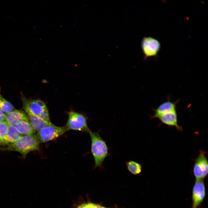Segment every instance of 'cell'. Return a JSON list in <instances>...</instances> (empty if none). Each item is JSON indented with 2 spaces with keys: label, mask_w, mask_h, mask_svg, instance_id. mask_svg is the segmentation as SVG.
<instances>
[{
  "label": "cell",
  "mask_w": 208,
  "mask_h": 208,
  "mask_svg": "<svg viewBox=\"0 0 208 208\" xmlns=\"http://www.w3.org/2000/svg\"><path fill=\"white\" fill-rule=\"evenodd\" d=\"M96 208H106L97 204Z\"/></svg>",
  "instance_id": "obj_21"
},
{
  "label": "cell",
  "mask_w": 208,
  "mask_h": 208,
  "mask_svg": "<svg viewBox=\"0 0 208 208\" xmlns=\"http://www.w3.org/2000/svg\"><path fill=\"white\" fill-rule=\"evenodd\" d=\"M3 98L0 94V103H1V102Z\"/></svg>",
  "instance_id": "obj_22"
},
{
  "label": "cell",
  "mask_w": 208,
  "mask_h": 208,
  "mask_svg": "<svg viewBox=\"0 0 208 208\" xmlns=\"http://www.w3.org/2000/svg\"><path fill=\"white\" fill-rule=\"evenodd\" d=\"M39 143L35 135H22L15 142L9 144L7 147L1 149L3 150L17 151L25 157L29 152L38 150Z\"/></svg>",
  "instance_id": "obj_2"
},
{
  "label": "cell",
  "mask_w": 208,
  "mask_h": 208,
  "mask_svg": "<svg viewBox=\"0 0 208 208\" xmlns=\"http://www.w3.org/2000/svg\"><path fill=\"white\" fill-rule=\"evenodd\" d=\"M141 47L144 58L157 55L160 48V44L157 39L150 37H144L141 42Z\"/></svg>",
  "instance_id": "obj_7"
},
{
  "label": "cell",
  "mask_w": 208,
  "mask_h": 208,
  "mask_svg": "<svg viewBox=\"0 0 208 208\" xmlns=\"http://www.w3.org/2000/svg\"><path fill=\"white\" fill-rule=\"evenodd\" d=\"M178 101V100L176 102H172L168 100L167 101L161 103L156 108L153 109L154 114L152 116H155L168 111L176 109V104Z\"/></svg>",
  "instance_id": "obj_14"
},
{
  "label": "cell",
  "mask_w": 208,
  "mask_h": 208,
  "mask_svg": "<svg viewBox=\"0 0 208 208\" xmlns=\"http://www.w3.org/2000/svg\"><path fill=\"white\" fill-rule=\"evenodd\" d=\"M97 205L93 203H87L79 205L77 208H96Z\"/></svg>",
  "instance_id": "obj_18"
},
{
  "label": "cell",
  "mask_w": 208,
  "mask_h": 208,
  "mask_svg": "<svg viewBox=\"0 0 208 208\" xmlns=\"http://www.w3.org/2000/svg\"><path fill=\"white\" fill-rule=\"evenodd\" d=\"M5 114L0 109V123L5 121Z\"/></svg>",
  "instance_id": "obj_19"
},
{
  "label": "cell",
  "mask_w": 208,
  "mask_h": 208,
  "mask_svg": "<svg viewBox=\"0 0 208 208\" xmlns=\"http://www.w3.org/2000/svg\"><path fill=\"white\" fill-rule=\"evenodd\" d=\"M127 170L132 174L136 175L141 172L142 164L131 160L125 163Z\"/></svg>",
  "instance_id": "obj_15"
},
{
  "label": "cell",
  "mask_w": 208,
  "mask_h": 208,
  "mask_svg": "<svg viewBox=\"0 0 208 208\" xmlns=\"http://www.w3.org/2000/svg\"><path fill=\"white\" fill-rule=\"evenodd\" d=\"M15 126L9 125L4 140V144L13 143L17 140L22 135Z\"/></svg>",
  "instance_id": "obj_12"
},
{
  "label": "cell",
  "mask_w": 208,
  "mask_h": 208,
  "mask_svg": "<svg viewBox=\"0 0 208 208\" xmlns=\"http://www.w3.org/2000/svg\"><path fill=\"white\" fill-rule=\"evenodd\" d=\"M15 126L22 135H35V131L29 121H21Z\"/></svg>",
  "instance_id": "obj_13"
},
{
  "label": "cell",
  "mask_w": 208,
  "mask_h": 208,
  "mask_svg": "<svg viewBox=\"0 0 208 208\" xmlns=\"http://www.w3.org/2000/svg\"><path fill=\"white\" fill-rule=\"evenodd\" d=\"M204 180H196L192 193V208H200L206 195Z\"/></svg>",
  "instance_id": "obj_6"
},
{
  "label": "cell",
  "mask_w": 208,
  "mask_h": 208,
  "mask_svg": "<svg viewBox=\"0 0 208 208\" xmlns=\"http://www.w3.org/2000/svg\"><path fill=\"white\" fill-rule=\"evenodd\" d=\"M5 120L8 124L14 126L22 121H29L28 116L25 113L15 109L5 114Z\"/></svg>",
  "instance_id": "obj_10"
},
{
  "label": "cell",
  "mask_w": 208,
  "mask_h": 208,
  "mask_svg": "<svg viewBox=\"0 0 208 208\" xmlns=\"http://www.w3.org/2000/svg\"><path fill=\"white\" fill-rule=\"evenodd\" d=\"M35 101L41 107L44 108H47L46 106L44 103L40 100H35Z\"/></svg>",
  "instance_id": "obj_20"
},
{
  "label": "cell",
  "mask_w": 208,
  "mask_h": 208,
  "mask_svg": "<svg viewBox=\"0 0 208 208\" xmlns=\"http://www.w3.org/2000/svg\"><path fill=\"white\" fill-rule=\"evenodd\" d=\"M23 108L28 114H32L40 117L47 108H44L37 103L35 100L30 101L23 97Z\"/></svg>",
  "instance_id": "obj_9"
},
{
  "label": "cell",
  "mask_w": 208,
  "mask_h": 208,
  "mask_svg": "<svg viewBox=\"0 0 208 208\" xmlns=\"http://www.w3.org/2000/svg\"><path fill=\"white\" fill-rule=\"evenodd\" d=\"M151 118H157L163 123L169 126L174 127L179 131L182 130V127L178 124L176 109L168 111L155 116H152Z\"/></svg>",
  "instance_id": "obj_8"
},
{
  "label": "cell",
  "mask_w": 208,
  "mask_h": 208,
  "mask_svg": "<svg viewBox=\"0 0 208 208\" xmlns=\"http://www.w3.org/2000/svg\"><path fill=\"white\" fill-rule=\"evenodd\" d=\"M28 114L29 121L35 131H38L52 123L50 120H45L39 116L31 114Z\"/></svg>",
  "instance_id": "obj_11"
},
{
  "label": "cell",
  "mask_w": 208,
  "mask_h": 208,
  "mask_svg": "<svg viewBox=\"0 0 208 208\" xmlns=\"http://www.w3.org/2000/svg\"><path fill=\"white\" fill-rule=\"evenodd\" d=\"M68 131L73 130L88 133L86 118L83 114L71 111L69 112L67 122L65 126Z\"/></svg>",
  "instance_id": "obj_4"
},
{
  "label": "cell",
  "mask_w": 208,
  "mask_h": 208,
  "mask_svg": "<svg viewBox=\"0 0 208 208\" xmlns=\"http://www.w3.org/2000/svg\"><path fill=\"white\" fill-rule=\"evenodd\" d=\"M88 133L91 140V152L94 158V168H102L105 159L110 155L106 142L101 136L99 131L90 130Z\"/></svg>",
  "instance_id": "obj_1"
},
{
  "label": "cell",
  "mask_w": 208,
  "mask_h": 208,
  "mask_svg": "<svg viewBox=\"0 0 208 208\" xmlns=\"http://www.w3.org/2000/svg\"><path fill=\"white\" fill-rule=\"evenodd\" d=\"M205 151L200 150L193 167L196 180H204L208 173V162Z\"/></svg>",
  "instance_id": "obj_5"
},
{
  "label": "cell",
  "mask_w": 208,
  "mask_h": 208,
  "mask_svg": "<svg viewBox=\"0 0 208 208\" xmlns=\"http://www.w3.org/2000/svg\"><path fill=\"white\" fill-rule=\"evenodd\" d=\"M8 124L5 121L0 123V143L4 144V140L8 130Z\"/></svg>",
  "instance_id": "obj_17"
},
{
  "label": "cell",
  "mask_w": 208,
  "mask_h": 208,
  "mask_svg": "<svg viewBox=\"0 0 208 208\" xmlns=\"http://www.w3.org/2000/svg\"><path fill=\"white\" fill-rule=\"evenodd\" d=\"M0 109L4 113L6 114L15 110L13 105L4 98L0 103Z\"/></svg>",
  "instance_id": "obj_16"
},
{
  "label": "cell",
  "mask_w": 208,
  "mask_h": 208,
  "mask_svg": "<svg viewBox=\"0 0 208 208\" xmlns=\"http://www.w3.org/2000/svg\"><path fill=\"white\" fill-rule=\"evenodd\" d=\"M67 131L65 126H57L52 123L38 131L35 136L40 143H44L57 138Z\"/></svg>",
  "instance_id": "obj_3"
}]
</instances>
